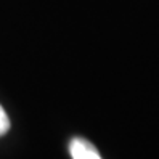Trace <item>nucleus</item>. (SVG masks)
<instances>
[{"instance_id": "f257e3e1", "label": "nucleus", "mask_w": 159, "mask_h": 159, "mask_svg": "<svg viewBox=\"0 0 159 159\" xmlns=\"http://www.w3.org/2000/svg\"><path fill=\"white\" fill-rule=\"evenodd\" d=\"M69 153L72 159H101L95 145L82 137H74L69 142Z\"/></svg>"}, {"instance_id": "f03ea898", "label": "nucleus", "mask_w": 159, "mask_h": 159, "mask_svg": "<svg viewBox=\"0 0 159 159\" xmlns=\"http://www.w3.org/2000/svg\"><path fill=\"white\" fill-rule=\"evenodd\" d=\"M8 129H10V119H8L5 109L0 106V137L5 135L8 132Z\"/></svg>"}]
</instances>
